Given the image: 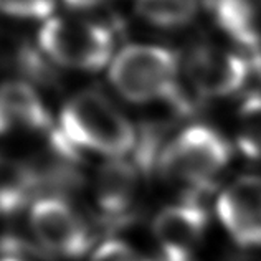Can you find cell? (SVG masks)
Instances as JSON below:
<instances>
[{"mask_svg":"<svg viewBox=\"0 0 261 261\" xmlns=\"http://www.w3.org/2000/svg\"><path fill=\"white\" fill-rule=\"evenodd\" d=\"M142 20L164 30H178L190 25L202 7V0H134Z\"/></svg>","mask_w":261,"mask_h":261,"instance_id":"obj_12","label":"cell"},{"mask_svg":"<svg viewBox=\"0 0 261 261\" xmlns=\"http://www.w3.org/2000/svg\"><path fill=\"white\" fill-rule=\"evenodd\" d=\"M182 63L174 50L161 45L133 43L114 55L109 63V83L133 105L170 101L189 108L180 91Z\"/></svg>","mask_w":261,"mask_h":261,"instance_id":"obj_3","label":"cell"},{"mask_svg":"<svg viewBox=\"0 0 261 261\" xmlns=\"http://www.w3.org/2000/svg\"><path fill=\"white\" fill-rule=\"evenodd\" d=\"M202 7L233 46L261 57V0H202Z\"/></svg>","mask_w":261,"mask_h":261,"instance_id":"obj_11","label":"cell"},{"mask_svg":"<svg viewBox=\"0 0 261 261\" xmlns=\"http://www.w3.org/2000/svg\"><path fill=\"white\" fill-rule=\"evenodd\" d=\"M63 2L73 9H94V7L105 5L111 0H63Z\"/></svg>","mask_w":261,"mask_h":261,"instance_id":"obj_16","label":"cell"},{"mask_svg":"<svg viewBox=\"0 0 261 261\" xmlns=\"http://www.w3.org/2000/svg\"><path fill=\"white\" fill-rule=\"evenodd\" d=\"M233 146L214 126L190 124L170 139L159 154V170L166 182L185 197H200L215 187L228 169Z\"/></svg>","mask_w":261,"mask_h":261,"instance_id":"obj_1","label":"cell"},{"mask_svg":"<svg viewBox=\"0 0 261 261\" xmlns=\"http://www.w3.org/2000/svg\"><path fill=\"white\" fill-rule=\"evenodd\" d=\"M0 261H20V259H15V258H10V256H5V258H0Z\"/></svg>","mask_w":261,"mask_h":261,"instance_id":"obj_17","label":"cell"},{"mask_svg":"<svg viewBox=\"0 0 261 261\" xmlns=\"http://www.w3.org/2000/svg\"><path fill=\"white\" fill-rule=\"evenodd\" d=\"M51 119L35 86L22 80L0 83V137L48 134Z\"/></svg>","mask_w":261,"mask_h":261,"instance_id":"obj_10","label":"cell"},{"mask_svg":"<svg viewBox=\"0 0 261 261\" xmlns=\"http://www.w3.org/2000/svg\"><path fill=\"white\" fill-rule=\"evenodd\" d=\"M185 73L198 98L225 99L246 86L255 73V65L248 55L235 46L203 43L189 55Z\"/></svg>","mask_w":261,"mask_h":261,"instance_id":"obj_6","label":"cell"},{"mask_svg":"<svg viewBox=\"0 0 261 261\" xmlns=\"http://www.w3.org/2000/svg\"><path fill=\"white\" fill-rule=\"evenodd\" d=\"M150 162L144 154L134 161H127V155L109 159L96 182V205L102 218L122 223L134 215L141 198L142 174Z\"/></svg>","mask_w":261,"mask_h":261,"instance_id":"obj_9","label":"cell"},{"mask_svg":"<svg viewBox=\"0 0 261 261\" xmlns=\"http://www.w3.org/2000/svg\"><path fill=\"white\" fill-rule=\"evenodd\" d=\"M55 0H0V15L18 20H48L53 17Z\"/></svg>","mask_w":261,"mask_h":261,"instance_id":"obj_14","label":"cell"},{"mask_svg":"<svg viewBox=\"0 0 261 261\" xmlns=\"http://www.w3.org/2000/svg\"><path fill=\"white\" fill-rule=\"evenodd\" d=\"M215 215L233 243L261 250V175H242L220 190Z\"/></svg>","mask_w":261,"mask_h":261,"instance_id":"obj_8","label":"cell"},{"mask_svg":"<svg viewBox=\"0 0 261 261\" xmlns=\"http://www.w3.org/2000/svg\"><path fill=\"white\" fill-rule=\"evenodd\" d=\"M89 261H155L121 240H108L93 251Z\"/></svg>","mask_w":261,"mask_h":261,"instance_id":"obj_15","label":"cell"},{"mask_svg":"<svg viewBox=\"0 0 261 261\" xmlns=\"http://www.w3.org/2000/svg\"><path fill=\"white\" fill-rule=\"evenodd\" d=\"M29 226L35 242L57 258L76 259L91 248L93 237L86 220L63 197L37 198L29 210Z\"/></svg>","mask_w":261,"mask_h":261,"instance_id":"obj_5","label":"cell"},{"mask_svg":"<svg viewBox=\"0 0 261 261\" xmlns=\"http://www.w3.org/2000/svg\"><path fill=\"white\" fill-rule=\"evenodd\" d=\"M60 133L78 152L119 159L137 144L136 127L129 118L94 89L80 91L65 102L60 114Z\"/></svg>","mask_w":261,"mask_h":261,"instance_id":"obj_2","label":"cell"},{"mask_svg":"<svg viewBox=\"0 0 261 261\" xmlns=\"http://www.w3.org/2000/svg\"><path fill=\"white\" fill-rule=\"evenodd\" d=\"M235 142L246 159L261 162V93H253L238 108Z\"/></svg>","mask_w":261,"mask_h":261,"instance_id":"obj_13","label":"cell"},{"mask_svg":"<svg viewBox=\"0 0 261 261\" xmlns=\"http://www.w3.org/2000/svg\"><path fill=\"white\" fill-rule=\"evenodd\" d=\"M38 46L51 63L74 71H99L114 58L113 30L89 18L50 17L38 32Z\"/></svg>","mask_w":261,"mask_h":261,"instance_id":"obj_4","label":"cell"},{"mask_svg":"<svg viewBox=\"0 0 261 261\" xmlns=\"http://www.w3.org/2000/svg\"><path fill=\"white\" fill-rule=\"evenodd\" d=\"M208 228L200 197H182L157 214L152 233L162 261H192Z\"/></svg>","mask_w":261,"mask_h":261,"instance_id":"obj_7","label":"cell"}]
</instances>
